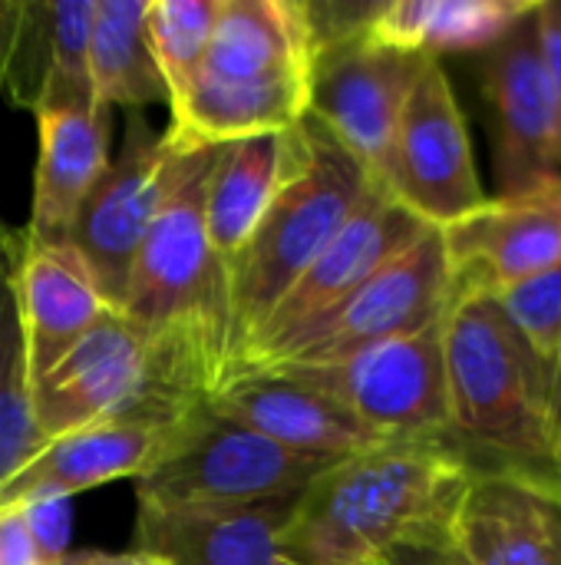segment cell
<instances>
[{"mask_svg": "<svg viewBox=\"0 0 561 565\" xmlns=\"http://www.w3.org/2000/svg\"><path fill=\"white\" fill-rule=\"evenodd\" d=\"M450 434L440 440L473 477H499L561 500L552 377L496 295H453L443 318Z\"/></svg>", "mask_w": 561, "mask_h": 565, "instance_id": "cell-1", "label": "cell"}, {"mask_svg": "<svg viewBox=\"0 0 561 565\" xmlns=\"http://www.w3.org/2000/svg\"><path fill=\"white\" fill-rule=\"evenodd\" d=\"M473 470L436 444H380L314 477L281 533L288 565H374L393 546L450 536Z\"/></svg>", "mask_w": 561, "mask_h": 565, "instance_id": "cell-2", "label": "cell"}, {"mask_svg": "<svg viewBox=\"0 0 561 565\" xmlns=\"http://www.w3.org/2000/svg\"><path fill=\"white\" fill-rule=\"evenodd\" d=\"M215 149L195 152L155 215L119 311L159 344L182 387L198 401L218 391L231 364L228 271L205 232V185Z\"/></svg>", "mask_w": 561, "mask_h": 565, "instance_id": "cell-3", "label": "cell"}, {"mask_svg": "<svg viewBox=\"0 0 561 565\" xmlns=\"http://www.w3.org/2000/svg\"><path fill=\"white\" fill-rule=\"evenodd\" d=\"M370 182L364 166L304 116V152L228 268L231 364L288 288L341 232Z\"/></svg>", "mask_w": 561, "mask_h": 565, "instance_id": "cell-4", "label": "cell"}, {"mask_svg": "<svg viewBox=\"0 0 561 565\" xmlns=\"http://www.w3.org/2000/svg\"><path fill=\"white\" fill-rule=\"evenodd\" d=\"M195 404L159 344L119 311H106L33 381V417L46 444L122 417H179Z\"/></svg>", "mask_w": 561, "mask_h": 565, "instance_id": "cell-5", "label": "cell"}, {"mask_svg": "<svg viewBox=\"0 0 561 565\" xmlns=\"http://www.w3.org/2000/svg\"><path fill=\"white\" fill-rule=\"evenodd\" d=\"M334 463L304 460L198 401L159 463L136 480V500L165 510L255 507L304 493Z\"/></svg>", "mask_w": 561, "mask_h": 565, "instance_id": "cell-6", "label": "cell"}, {"mask_svg": "<svg viewBox=\"0 0 561 565\" xmlns=\"http://www.w3.org/2000/svg\"><path fill=\"white\" fill-rule=\"evenodd\" d=\"M443 318L334 361L278 364L268 371L327 394L390 444H436L450 434Z\"/></svg>", "mask_w": 561, "mask_h": 565, "instance_id": "cell-7", "label": "cell"}, {"mask_svg": "<svg viewBox=\"0 0 561 565\" xmlns=\"http://www.w3.org/2000/svg\"><path fill=\"white\" fill-rule=\"evenodd\" d=\"M427 232H430L427 222H420L410 209H403L384 185L370 182V189L364 192L350 218L341 225V232L327 242V248L288 288V295L265 318V324L241 348L225 381L238 371L271 367L294 344L301 331H308L331 308H337L374 271H380L390 258L407 252Z\"/></svg>", "mask_w": 561, "mask_h": 565, "instance_id": "cell-8", "label": "cell"}, {"mask_svg": "<svg viewBox=\"0 0 561 565\" xmlns=\"http://www.w3.org/2000/svg\"><path fill=\"white\" fill-rule=\"evenodd\" d=\"M192 159L195 152L175 149L165 132L152 136L145 122H132L119 159H109L83 202L66 245L86 262L109 311H122L139 248Z\"/></svg>", "mask_w": 561, "mask_h": 565, "instance_id": "cell-9", "label": "cell"}, {"mask_svg": "<svg viewBox=\"0 0 561 565\" xmlns=\"http://www.w3.org/2000/svg\"><path fill=\"white\" fill-rule=\"evenodd\" d=\"M377 185L430 228H450L489 202L476 172L466 116L436 56H427L407 96Z\"/></svg>", "mask_w": 561, "mask_h": 565, "instance_id": "cell-10", "label": "cell"}, {"mask_svg": "<svg viewBox=\"0 0 561 565\" xmlns=\"http://www.w3.org/2000/svg\"><path fill=\"white\" fill-rule=\"evenodd\" d=\"M427 56L384 46L367 30L321 43L311 66L308 119H314L364 172L380 182L407 96Z\"/></svg>", "mask_w": 561, "mask_h": 565, "instance_id": "cell-11", "label": "cell"}, {"mask_svg": "<svg viewBox=\"0 0 561 565\" xmlns=\"http://www.w3.org/2000/svg\"><path fill=\"white\" fill-rule=\"evenodd\" d=\"M453 305V271L440 228H430L407 252L374 271L354 295L317 318L294 344L271 364L334 361L350 351L413 334L440 321ZM268 371V367H258Z\"/></svg>", "mask_w": 561, "mask_h": 565, "instance_id": "cell-12", "label": "cell"}, {"mask_svg": "<svg viewBox=\"0 0 561 565\" xmlns=\"http://www.w3.org/2000/svg\"><path fill=\"white\" fill-rule=\"evenodd\" d=\"M536 10L486 50L483 66L503 195L561 179V113L536 36Z\"/></svg>", "mask_w": 561, "mask_h": 565, "instance_id": "cell-13", "label": "cell"}, {"mask_svg": "<svg viewBox=\"0 0 561 565\" xmlns=\"http://www.w3.org/2000/svg\"><path fill=\"white\" fill-rule=\"evenodd\" d=\"M453 295H503L561 262V179L489 199L463 222L440 228Z\"/></svg>", "mask_w": 561, "mask_h": 565, "instance_id": "cell-14", "label": "cell"}, {"mask_svg": "<svg viewBox=\"0 0 561 565\" xmlns=\"http://www.w3.org/2000/svg\"><path fill=\"white\" fill-rule=\"evenodd\" d=\"M205 407L317 463H341L390 444L327 394L278 371H238L205 397Z\"/></svg>", "mask_w": 561, "mask_h": 565, "instance_id": "cell-15", "label": "cell"}, {"mask_svg": "<svg viewBox=\"0 0 561 565\" xmlns=\"http://www.w3.org/2000/svg\"><path fill=\"white\" fill-rule=\"evenodd\" d=\"M185 414L122 417L56 437L0 487V507L23 503L30 497H76L93 487L145 477L169 450Z\"/></svg>", "mask_w": 561, "mask_h": 565, "instance_id": "cell-16", "label": "cell"}, {"mask_svg": "<svg viewBox=\"0 0 561 565\" xmlns=\"http://www.w3.org/2000/svg\"><path fill=\"white\" fill-rule=\"evenodd\" d=\"M314 30L298 0H222L195 79L231 89L311 86Z\"/></svg>", "mask_w": 561, "mask_h": 565, "instance_id": "cell-17", "label": "cell"}, {"mask_svg": "<svg viewBox=\"0 0 561 565\" xmlns=\"http://www.w3.org/2000/svg\"><path fill=\"white\" fill-rule=\"evenodd\" d=\"M298 497L222 510L139 503L136 543L142 556L162 565H281L278 543Z\"/></svg>", "mask_w": 561, "mask_h": 565, "instance_id": "cell-18", "label": "cell"}, {"mask_svg": "<svg viewBox=\"0 0 561 565\" xmlns=\"http://www.w3.org/2000/svg\"><path fill=\"white\" fill-rule=\"evenodd\" d=\"M17 308L30 381L43 377L106 311L86 262L73 245H33L20 235Z\"/></svg>", "mask_w": 561, "mask_h": 565, "instance_id": "cell-19", "label": "cell"}, {"mask_svg": "<svg viewBox=\"0 0 561 565\" xmlns=\"http://www.w3.org/2000/svg\"><path fill=\"white\" fill-rule=\"evenodd\" d=\"M40 159L26 242L63 245L109 166V109L46 106L36 113Z\"/></svg>", "mask_w": 561, "mask_h": 565, "instance_id": "cell-20", "label": "cell"}, {"mask_svg": "<svg viewBox=\"0 0 561 565\" xmlns=\"http://www.w3.org/2000/svg\"><path fill=\"white\" fill-rule=\"evenodd\" d=\"M301 152L304 119L288 132L251 136L215 149L205 185V232L225 271L251 242L261 215L298 166Z\"/></svg>", "mask_w": 561, "mask_h": 565, "instance_id": "cell-21", "label": "cell"}, {"mask_svg": "<svg viewBox=\"0 0 561 565\" xmlns=\"http://www.w3.org/2000/svg\"><path fill=\"white\" fill-rule=\"evenodd\" d=\"M453 536L470 565H561V500L526 483L473 477Z\"/></svg>", "mask_w": 561, "mask_h": 565, "instance_id": "cell-22", "label": "cell"}, {"mask_svg": "<svg viewBox=\"0 0 561 565\" xmlns=\"http://www.w3.org/2000/svg\"><path fill=\"white\" fill-rule=\"evenodd\" d=\"M539 0H390L377 3L367 36L420 56L493 50Z\"/></svg>", "mask_w": 561, "mask_h": 565, "instance_id": "cell-23", "label": "cell"}, {"mask_svg": "<svg viewBox=\"0 0 561 565\" xmlns=\"http://www.w3.org/2000/svg\"><path fill=\"white\" fill-rule=\"evenodd\" d=\"M149 0H96L89 30V83L99 109H145L169 103L145 36Z\"/></svg>", "mask_w": 561, "mask_h": 565, "instance_id": "cell-24", "label": "cell"}, {"mask_svg": "<svg viewBox=\"0 0 561 565\" xmlns=\"http://www.w3.org/2000/svg\"><path fill=\"white\" fill-rule=\"evenodd\" d=\"M17 255L0 265V487L46 447V437L33 417V381L26 367L13 278Z\"/></svg>", "mask_w": 561, "mask_h": 565, "instance_id": "cell-25", "label": "cell"}, {"mask_svg": "<svg viewBox=\"0 0 561 565\" xmlns=\"http://www.w3.org/2000/svg\"><path fill=\"white\" fill-rule=\"evenodd\" d=\"M218 10L222 0H149L145 36L169 93V109L188 93L205 63Z\"/></svg>", "mask_w": 561, "mask_h": 565, "instance_id": "cell-26", "label": "cell"}, {"mask_svg": "<svg viewBox=\"0 0 561 565\" xmlns=\"http://www.w3.org/2000/svg\"><path fill=\"white\" fill-rule=\"evenodd\" d=\"M53 79V0H23L13 46L0 76V93L13 106L40 113Z\"/></svg>", "mask_w": 561, "mask_h": 565, "instance_id": "cell-27", "label": "cell"}, {"mask_svg": "<svg viewBox=\"0 0 561 565\" xmlns=\"http://www.w3.org/2000/svg\"><path fill=\"white\" fill-rule=\"evenodd\" d=\"M96 0H53V79L46 106H96L89 83V30ZM36 116V113H33Z\"/></svg>", "mask_w": 561, "mask_h": 565, "instance_id": "cell-28", "label": "cell"}, {"mask_svg": "<svg viewBox=\"0 0 561 565\" xmlns=\"http://www.w3.org/2000/svg\"><path fill=\"white\" fill-rule=\"evenodd\" d=\"M499 305L552 377L561 354V262L503 291Z\"/></svg>", "mask_w": 561, "mask_h": 565, "instance_id": "cell-29", "label": "cell"}, {"mask_svg": "<svg viewBox=\"0 0 561 565\" xmlns=\"http://www.w3.org/2000/svg\"><path fill=\"white\" fill-rule=\"evenodd\" d=\"M23 510L30 540L43 565H60L69 556L73 540V497H30L13 503Z\"/></svg>", "mask_w": 561, "mask_h": 565, "instance_id": "cell-30", "label": "cell"}, {"mask_svg": "<svg viewBox=\"0 0 561 565\" xmlns=\"http://www.w3.org/2000/svg\"><path fill=\"white\" fill-rule=\"evenodd\" d=\"M374 565H470L466 553L460 550L456 536H436V540H417L393 546L384 559Z\"/></svg>", "mask_w": 561, "mask_h": 565, "instance_id": "cell-31", "label": "cell"}, {"mask_svg": "<svg viewBox=\"0 0 561 565\" xmlns=\"http://www.w3.org/2000/svg\"><path fill=\"white\" fill-rule=\"evenodd\" d=\"M536 36L542 50V63L552 83V93L559 99L561 113V0H546L536 10Z\"/></svg>", "mask_w": 561, "mask_h": 565, "instance_id": "cell-32", "label": "cell"}, {"mask_svg": "<svg viewBox=\"0 0 561 565\" xmlns=\"http://www.w3.org/2000/svg\"><path fill=\"white\" fill-rule=\"evenodd\" d=\"M0 565H43L20 507H0Z\"/></svg>", "mask_w": 561, "mask_h": 565, "instance_id": "cell-33", "label": "cell"}, {"mask_svg": "<svg viewBox=\"0 0 561 565\" xmlns=\"http://www.w3.org/2000/svg\"><path fill=\"white\" fill-rule=\"evenodd\" d=\"M60 565H162L149 556H142L139 550L136 553H69Z\"/></svg>", "mask_w": 561, "mask_h": 565, "instance_id": "cell-34", "label": "cell"}, {"mask_svg": "<svg viewBox=\"0 0 561 565\" xmlns=\"http://www.w3.org/2000/svg\"><path fill=\"white\" fill-rule=\"evenodd\" d=\"M17 17H20V3L17 0H0V76L13 46V33H17Z\"/></svg>", "mask_w": 561, "mask_h": 565, "instance_id": "cell-35", "label": "cell"}, {"mask_svg": "<svg viewBox=\"0 0 561 565\" xmlns=\"http://www.w3.org/2000/svg\"><path fill=\"white\" fill-rule=\"evenodd\" d=\"M552 417H555V437H559V454H561V354L552 371Z\"/></svg>", "mask_w": 561, "mask_h": 565, "instance_id": "cell-36", "label": "cell"}, {"mask_svg": "<svg viewBox=\"0 0 561 565\" xmlns=\"http://www.w3.org/2000/svg\"><path fill=\"white\" fill-rule=\"evenodd\" d=\"M17 252H20V235H13V232L3 225V218H0V265L10 262Z\"/></svg>", "mask_w": 561, "mask_h": 565, "instance_id": "cell-37", "label": "cell"}, {"mask_svg": "<svg viewBox=\"0 0 561 565\" xmlns=\"http://www.w3.org/2000/svg\"><path fill=\"white\" fill-rule=\"evenodd\" d=\"M281 565H288V563H281Z\"/></svg>", "mask_w": 561, "mask_h": 565, "instance_id": "cell-38", "label": "cell"}]
</instances>
